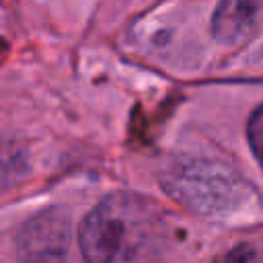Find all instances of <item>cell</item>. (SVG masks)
<instances>
[{"mask_svg":"<svg viewBox=\"0 0 263 263\" xmlns=\"http://www.w3.org/2000/svg\"><path fill=\"white\" fill-rule=\"evenodd\" d=\"M162 242L160 212L132 193L109 195L78 226V247L86 263H156Z\"/></svg>","mask_w":263,"mask_h":263,"instance_id":"6da1fadb","label":"cell"},{"mask_svg":"<svg viewBox=\"0 0 263 263\" xmlns=\"http://www.w3.org/2000/svg\"><path fill=\"white\" fill-rule=\"evenodd\" d=\"M162 185L173 199L203 216L232 214L253 195V187L238 173L212 160L173 164L164 171Z\"/></svg>","mask_w":263,"mask_h":263,"instance_id":"7a4b0ae2","label":"cell"},{"mask_svg":"<svg viewBox=\"0 0 263 263\" xmlns=\"http://www.w3.org/2000/svg\"><path fill=\"white\" fill-rule=\"evenodd\" d=\"M68 242V224L55 212H45L33 218L21 232L18 257L21 263H64Z\"/></svg>","mask_w":263,"mask_h":263,"instance_id":"3957f363","label":"cell"},{"mask_svg":"<svg viewBox=\"0 0 263 263\" xmlns=\"http://www.w3.org/2000/svg\"><path fill=\"white\" fill-rule=\"evenodd\" d=\"M261 25L263 0H220L212 16V33L224 43H240Z\"/></svg>","mask_w":263,"mask_h":263,"instance_id":"277c9868","label":"cell"},{"mask_svg":"<svg viewBox=\"0 0 263 263\" xmlns=\"http://www.w3.org/2000/svg\"><path fill=\"white\" fill-rule=\"evenodd\" d=\"M247 138H249V146L257 158V162L263 168V105L259 109L253 111V115L249 117L247 123Z\"/></svg>","mask_w":263,"mask_h":263,"instance_id":"5b68a950","label":"cell"},{"mask_svg":"<svg viewBox=\"0 0 263 263\" xmlns=\"http://www.w3.org/2000/svg\"><path fill=\"white\" fill-rule=\"evenodd\" d=\"M220 263H263V253L255 245H238L226 253Z\"/></svg>","mask_w":263,"mask_h":263,"instance_id":"8992f818","label":"cell"}]
</instances>
